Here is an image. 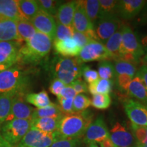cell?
<instances>
[{"instance_id": "3957f363", "label": "cell", "mask_w": 147, "mask_h": 147, "mask_svg": "<svg viewBox=\"0 0 147 147\" xmlns=\"http://www.w3.org/2000/svg\"><path fill=\"white\" fill-rule=\"evenodd\" d=\"M28 84L27 75L18 67L12 66L0 72V95L23 94Z\"/></svg>"}, {"instance_id": "ba28073f", "label": "cell", "mask_w": 147, "mask_h": 147, "mask_svg": "<svg viewBox=\"0 0 147 147\" xmlns=\"http://www.w3.org/2000/svg\"><path fill=\"white\" fill-rule=\"evenodd\" d=\"M76 57L83 64L93 61L107 60L110 59V56L104 44L99 41H93L82 48Z\"/></svg>"}, {"instance_id": "9a60e30c", "label": "cell", "mask_w": 147, "mask_h": 147, "mask_svg": "<svg viewBox=\"0 0 147 147\" xmlns=\"http://www.w3.org/2000/svg\"><path fill=\"white\" fill-rule=\"evenodd\" d=\"M31 22L37 32L46 35L53 41L54 40L57 28L55 17L39 11Z\"/></svg>"}, {"instance_id": "ab89813d", "label": "cell", "mask_w": 147, "mask_h": 147, "mask_svg": "<svg viewBox=\"0 0 147 147\" xmlns=\"http://www.w3.org/2000/svg\"><path fill=\"white\" fill-rule=\"evenodd\" d=\"M59 106L63 115L76 113L74 110L73 100L74 99H65L63 97H57Z\"/></svg>"}, {"instance_id": "277c9868", "label": "cell", "mask_w": 147, "mask_h": 147, "mask_svg": "<svg viewBox=\"0 0 147 147\" xmlns=\"http://www.w3.org/2000/svg\"><path fill=\"white\" fill-rule=\"evenodd\" d=\"M82 66L77 57H59L55 61L52 71L55 78L69 85L82 76Z\"/></svg>"}, {"instance_id": "f35d334b", "label": "cell", "mask_w": 147, "mask_h": 147, "mask_svg": "<svg viewBox=\"0 0 147 147\" xmlns=\"http://www.w3.org/2000/svg\"><path fill=\"white\" fill-rule=\"evenodd\" d=\"M131 131L137 143L147 145V127L131 123Z\"/></svg>"}, {"instance_id": "f5cc1de1", "label": "cell", "mask_w": 147, "mask_h": 147, "mask_svg": "<svg viewBox=\"0 0 147 147\" xmlns=\"http://www.w3.org/2000/svg\"><path fill=\"white\" fill-rule=\"evenodd\" d=\"M13 65H9V64H3V63H0V72H1V71L5 70V69H7L9 67H12Z\"/></svg>"}, {"instance_id": "e575fe53", "label": "cell", "mask_w": 147, "mask_h": 147, "mask_svg": "<svg viewBox=\"0 0 147 147\" xmlns=\"http://www.w3.org/2000/svg\"><path fill=\"white\" fill-rule=\"evenodd\" d=\"M97 73L99 77L102 79L112 80L115 76L114 65L110 61L103 60L97 65Z\"/></svg>"}, {"instance_id": "60d3db41", "label": "cell", "mask_w": 147, "mask_h": 147, "mask_svg": "<svg viewBox=\"0 0 147 147\" xmlns=\"http://www.w3.org/2000/svg\"><path fill=\"white\" fill-rule=\"evenodd\" d=\"M82 76L83 77L84 80L89 84L96 81L100 78L97 71L92 69L89 66L84 65L82 69Z\"/></svg>"}, {"instance_id": "1f68e13d", "label": "cell", "mask_w": 147, "mask_h": 147, "mask_svg": "<svg viewBox=\"0 0 147 147\" xmlns=\"http://www.w3.org/2000/svg\"><path fill=\"white\" fill-rule=\"evenodd\" d=\"M86 14L91 23L95 25L99 19L100 1L98 0H84L82 1Z\"/></svg>"}, {"instance_id": "74e56055", "label": "cell", "mask_w": 147, "mask_h": 147, "mask_svg": "<svg viewBox=\"0 0 147 147\" xmlns=\"http://www.w3.org/2000/svg\"><path fill=\"white\" fill-rule=\"evenodd\" d=\"M74 31V27L65 26V25L57 23L56 33H55V37L53 41L71 38L73 37Z\"/></svg>"}, {"instance_id": "484cf974", "label": "cell", "mask_w": 147, "mask_h": 147, "mask_svg": "<svg viewBox=\"0 0 147 147\" xmlns=\"http://www.w3.org/2000/svg\"><path fill=\"white\" fill-rule=\"evenodd\" d=\"M25 102L34 106L36 108H42L51 105L49 94L46 91H40L39 93H28L25 97Z\"/></svg>"}, {"instance_id": "836d02e7", "label": "cell", "mask_w": 147, "mask_h": 147, "mask_svg": "<svg viewBox=\"0 0 147 147\" xmlns=\"http://www.w3.org/2000/svg\"><path fill=\"white\" fill-rule=\"evenodd\" d=\"M40 11L55 17L61 1L55 0H36Z\"/></svg>"}, {"instance_id": "681fc988", "label": "cell", "mask_w": 147, "mask_h": 147, "mask_svg": "<svg viewBox=\"0 0 147 147\" xmlns=\"http://www.w3.org/2000/svg\"><path fill=\"white\" fill-rule=\"evenodd\" d=\"M100 147H117L115 144H113V142H112V140H110V137L107 138L105 140L101 142L100 143Z\"/></svg>"}, {"instance_id": "f1b7e54d", "label": "cell", "mask_w": 147, "mask_h": 147, "mask_svg": "<svg viewBox=\"0 0 147 147\" xmlns=\"http://www.w3.org/2000/svg\"><path fill=\"white\" fill-rule=\"evenodd\" d=\"M17 94L7 93L0 95V125L5 123L10 113L14 97Z\"/></svg>"}, {"instance_id": "2e32d148", "label": "cell", "mask_w": 147, "mask_h": 147, "mask_svg": "<svg viewBox=\"0 0 147 147\" xmlns=\"http://www.w3.org/2000/svg\"><path fill=\"white\" fill-rule=\"evenodd\" d=\"M21 47V43L18 42H0V63L14 65L19 61Z\"/></svg>"}, {"instance_id": "7c38bea8", "label": "cell", "mask_w": 147, "mask_h": 147, "mask_svg": "<svg viewBox=\"0 0 147 147\" xmlns=\"http://www.w3.org/2000/svg\"><path fill=\"white\" fill-rule=\"evenodd\" d=\"M23 93L17 94L14 97L9 115L5 123L14 119H29L32 120L34 109L25 102Z\"/></svg>"}, {"instance_id": "d4e9b609", "label": "cell", "mask_w": 147, "mask_h": 147, "mask_svg": "<svg viewBox=\"0 0 147 147\" xmlns=\"http://www.w3.org/2000/svg\"><path fill=\"white\" fill-rule=\"evenodd\" d=\"M18 6L23 19L29 21H32L40 11L36 0H18Z\"/></svg>"}, {"instance_id": "4316f807", "label": "cell", "mask_w": 147, "mask_h": 147, "mask_svg": "<svg viewBox=\"0 0 147 147\" xmlns=\"http://www.w3.org/2000/svg\"><path fill=\"white\" fill-rule=\"evenodd\" d=\"M113 81L112 80L99 78L88 86V90L91 95L108 94L113 89Z\"/></svg>"}, {"instance_id": "680465c9", "label": "cell", "mask_w": 147, "mask_h": 147, "mask_svg": "<svg viewBox=\"0 0 147 147\" xmlns=\"http://www.w3.org/2000/svg\"><path fill=\"white\" fill-rule=\"evenodd\" d=\"M145 53H146H146H147V50H146V51H145Z\"/></svg>"}, {"instance_id": "f907efd6", "label": "cell", "mask_w": 147, "mask_h": 147, "mask_svg": "<svg viewBox=\"0 0 147 147\" xmlns=\"http://www.w3.org/2000/svg\"><path fill=\"white\" fill-rule=\"evenodd\" d=\"M143 9H144V11H143V13L140 17V21L142 22V23L147 24V3Z\"/></svg>"}, {"instance_id": "ac0fdd59", "label": "cell", "mask_w": 147, "mask_h": 147, "mask_svg": "<svg viewBox=\"0 0 147 147\" xmlns=\"http://www.w3.org/2000/svg\"><path fill=\"white\" fill-rule=\"evenodd\" d=\"M23 42L18 33L16 21L0 18V42Z\"/></svg>"}, {"instance_id": "7402d4cb", "label": "cell", "mask_w": 147, "mask_h": 147, "mask_svg": "<svg viewBox=\"0 0 147 147\" xmlns=\"http://www.w3.org/2000/svg\"><path fill=\"white\" fill-rule=\"evenodd\" d=\"M61 117H45L32 119L31 127L45 133H53L57 131Z\"/></svg>"}, {"instance_id": "83f0119b", "label": "cell", "mask_w": 147, "mask_h": 147, "mask_svg": "<svg viewBox=\"0 0 147 147\" xmlns=\"http://www.w3.org/2000/svg\"><path fill=\"white\" fill-rule=\"evenodd\" d=\"M59 106L52 103L51 105L42 108H35L32 119L45 118V117H59L63 116Z\"/></svg>"}, {"instance_id": "7bdbcfd3", "label": "cell", "mask_w": 147, "mask_h": 147, "mask_svg": "<svg viewBox=\"0 0 147 147\" xmlns=\"http://www.w3.org/2000/svg\"><path fill=\"white\" fill-rule=\"evenodd\" d=\"M134 78L127 74L117 75V84L121 91L128 93V88L130 82Z\"/></svg>"}, {"instance_id": "9c48e42d", "label": "cell", "mask_w": 147, "mask_h": 147, "mask_svg": "<svg viewBox=\"0 0 147 147\" xmlns=\"http://www.w3.org/2000/svg\"><path fill=\"white\" fill-rule=\"evenodd\" d=\"M73 27L76 32L89 34L94 41H98L94 25L91 23L86 14L82 1H77L73 19Z\"/></svg>"}, {"instance_id": "bcb514c9", "label": "cell", "mask_w": 147, "mask_h": 147, "mask_svg": "<svg viewBox=\"0 0 147 147\" xmlns=\"http://www.w3.org/2000/svg\"><path fill=\"white\" fill-rule=\"evenodd\" d=\"M65 84L63 82L61 81L57 78H55L51 82L50 87H49V91L53 93V95H56L57 97L59 96L61 92L65 87Z\"/></svg>"}, {"instance_id": "ffe728a7", "label": "cell", "mask_w": 147, "mask_h": 147, "mask_svg": "<svg viewBox=\"0 0 147 147\" xmlns=\"http://www.w3.org/2000/svg\"><path fill=\"white\" fill-rule=\"evenodd\" d=\"M77 1H71L61 3L57 12V23L73 27V19L76 10Z\"/></svg>"}, {"instance_id": "d6a6232c", "label": "cell", "mask_w": 147, "mask_h": 147, "mask_svg": "<svg viewBox=\"0 0 147 147\" xmlns=\"http://www.w3.org/2000/svg\"><path fill=\"white\" fill-rule=\"evenodd\" d=\"M114 67L117 75L127 74L132 78L136 76L138 71L136 65L123 61H115Z\"/></svg>"}, {"instance_id": "816d5d0a", "label": "cell", "mask_w": 147, "mask_h": 147, "mask_svg": "<svg viewBox=\"0 0 147 147\" xmlns=\"http://www.w3.org/2000/svg\"><path fill=\"white\" fill-rule=\"evenodd\" d=\"M0 147H12L3 139L1 134H0Z\"/></svg>"}, {"instance_id": "c3c4849f", "label": "cell", "mask_w": 147, "mask_h": 147, "mask_svg": "<svg viewBox=\"0 0 147 147\" xmlns=\"http://www.w3.org/2000/svg\"><path fill=\"white\" fill-rule=\"evenodd\" d=\"M136 75L142 79V80L143 82H144L145 87H146L147 89V67L144 65L141 66V67L138 69Z\"/></svg>"}, {"instance_id": "8d00e7d4", "label": "cell", "mask_w": 147, "mask_h": 147, "mask_svg": "<svg viewBox=\"0 0 147 147\" xmlns=\"http://www.w3.org/2000/svg\"><path fill=\"white\" fill-rule=\"evenodd\" d=\"M91 106V100L87 95L81 93L77 94L73 100V106L75 113H81Z\"/></svg>"}, {"instance_id": "d6986e66", "label": "cell", "mask_w": 147, "mask_h": 147, "mask_svg": "<svg viewBox=\"0 0 147 147\" xmlns=\"http://www.w3.org/2000/svg\"><path fill=\"white\" fill-rule=\"evenodd\" d=\"M53 47L55 52L63 57H77L81 50L72 38L53 41Z\"/></svg>"}, {"instance_id": "11a10c76", "label": "cell", "mask_w": 147, "mask_h": 147, "mask_svg": "<svg viewBox=\"0 0 147 147\" xmlns=\"http://www.w3.org/2000/svg\"><path fill=\"white\" fill-rule=\"evenodd\" d=\"M89 147H99L96 143H90L89 144Z\"/></svg>"}, {"instance_id": "e0dca14e", "label": "cell", "mask_w": 147, "mask_h": 147, "mask_svg": "<svg viewBox=\"0 0 147 147\" xmlns=\"http://www.w3.org/2000/svg\"><path fill=\"white\" fill-rule=\"evenodd\" d=\"M146 1L144 0H121L118 1L117 13L125 19L136 16L144 8Z\"/></svg>"}, {"instance_id": "b9f144b4", "label": "cell", "mask_w": 147, "mask_h": 147, "mask_svg": "<svg viewBox=\"0 0 147 147\" xmlns=\"http://www.w3.org/2000/svg\"><path fill=\"white\" fill-rule=\"evenodd\" d=\"M72 38L78 44V47L82 49L84 46H86L90 42L94 41L89 34H84V33H80L74 31Z\"/></svg>"}, {"instance_id": "44dd1931", "label": "cell", "mask_w": 147, "mask_h": 147, "mask_svg": "<svg viewBox=\"0 0 147 147\" xmlns=\"http://www.w3.org/2000/svg\"><path fill=\"white\" fill-rule=\"evenodd\" d=\"M0 18L18 21L23 19L18 6V0H0Z\"/></svg>"}, {"instance_id": "8fae6325", "label": "cell", "mask_w": 147, "mask_h": 147, "mask_svg": "<svg viewBox=\"0 0 147 147\" xmlns=\"http://www.w3.org/2000/svg\"><path fill=\"white\" fill-rule=\"evenodd\" d=\"M121 21L117 18L111 17L100 18L95 24V34L98 41L106 43L113 35L122 26Z\"/></svg>"}, {"instance_id": "cb8c5ba5", "label": "cell", "mask_w": 147, "mask_h": 147, "mask_svg": "<svg viewBox=\"0 0 147 147\" xmlns=\"http://www.w3.org/2000/svg\"><path fill=\"white\" fill-rule=\"evenodd\" d=\"M122 25L117 32H115L113 36L106 42L105 46L106 50L109 53L110 59H113L115 61L119 59L120 56L121 45H122Z\"/></svg>"}, {"instance_id": "7dc6e473", "label": "cell", "mask_w": 147, "mask_h": 147, "mask_svg": "<svg viewBox=\"0 0 147 147\" xmlns=\"http://www.w3.org/2000/svg\"><path fill=\"white\" fill-rule=\"evenodd\" d=\"M77 94L70 85H66L61 92L59 96L65 99H74Z\"/></svg>"}, {"instance_id": "f6af8a7d", "label": "cell", "mask_w": 147, "mask_h": 147, "mask_svg": "<svg viewBox=\"0 0 147 147\" xmlns=\"http://www.w3.org/2000/svg\"><path fill=\"white\" fill-rule=\"evenodd\" d=\"M69 85H70L73 88L76 94H81V93H85L89 92L88 85L81 78H78L74 80Z\"/></svg>"}, {"instance_id": "d590c367", "label": "cell", "mask_w": 147, "mask_h": 147, "mask_svg": "<svg viewBox=\"0 0 147 147\" xmlns=\"http://www.w3.org/2000/svg\"><path fill=\"white\" fill-rule=\"evenodd\" d=\"M111 104V98L108 94H97L92 96L91 105L99 110H105Z\"/></svg>"}, {"instance_id": "52a82bcc", "label": "cell", "mask_w": 147, "mask_h": 147, "mask_svg": "<svg viewBox=\"0 0 147 147\" xmlns=\"http://www.w3.org/2000/svg\"><path fill=\"white\" fill-rule=\"evenodd\" d=\"M124 53H131L140 61L145 55L142 45L138 40L136 35L131 27L126 25H123L122 28V45L120 55Z\"/></svg>"}, {"instance_id": "f546056e", "label": "cell", "mask_w": 147, "mask_h": 147, "mask_svg": "<svg viewBox=\"0 0 147 147\" xmlns=\"http://www.w3.org/2000/svg\"><path fill=\"white\" fill-rule=\"evenodd\" d=\"M99 19L100 18L116 17L117 12L118 1L115 0H100ZM98 19V20H99Z\"/></svg>"}, {"instance_id": "6da1fadb", "label": "cell", "mask_w": 147, "mask_h": 147, "mask_svg": "<svg viewBox=\"0 0 147 147\" xmlns=\"http://www.w3.org/2000/svg\"><path fill=\"white\" fill-rule=\"evenodd\" d=\"M92 123V117L87 110L81 113L63 115L57 130L59 138L78 139L83 136Z\"/></svg>"}, {"instance_id": "603a6c76", "label": "cell", "mask_w": 147, "mask_h": 147, "mask_svg": "<svg viewBox=\"0 0 147 147\" xmlns=\"http://www.w3.org/2000/svg\"><path fill=\"white\" fill-rule=\"evenodd\" d=\"M128 94L147 106V89L142 79L137 75L132 79L129 85Z\"/></svg>"}, {"instance_id": "9f6ffc18", "label": "cell", "mask_w": 147, "mask_h": 147, "mask_svg": "<svg viewBox=\"0 0 147 147\" xmlns=\"http://www.w3.org/2000/svg\"><path fill=\"white\" fill-rule=\"evenodd\" d=\"M136 147H147V145L140 144H138V143H137V144L136 145Z\"/></svg>"}, {"instance_id": "7a4b0ae2", "label": "cell", "mask_w": 147, "mask_h": 147, "mask_svg": "<svg viewBox=\"0 0 147 147\" xmlns=\"http://www.w3.org/2000/svg\"><path fill=\"white\" fill-rule=\"evenodd\" d=\"M53 40L47 36L36 32L34 36L25 42L19 50V61L26 63H34L50 53Z\"/></svg>"}, {"instance_id": "30bf717a", "label": "cell", "mask_w": 147, "mask_h": 147, "mask_svg": "<svg viewBox=\"0 0 147 147\" xmlns=\"http://www.w3.org/2000/svg\"><path fill=\"white\" fill-rule=\"evenodd\" d=\"M123 106L131 123L147 127V106L138 101L126 99L123 102Z\"/></svg>"}, {"instance_id": "db71d44e", "label": "cell", "mask_w": 147, "mask_h": 147, "mask_svg": "<svg viewBox=\"0 0 147 147\" xmlns=\"http://www.w3.org/2000/svg\"><path fill=\"white\" fill-rule=\"evenodd\" d=\"M140 61L143 63L142 65H144L146 66V67H147V53L146 54H145L144 56L141 58Z\"/></svg>"}, {"instance_id": "ee69618b", "label": "cell", "mask_w": 147, "mask_h": 147, "mask_svg": "<svg viewBox=\"0 0 147 147\" xmlns=\"http://www.w3.org/2000/svg\"><path fill=\"white\" fill-rule=\"evenodd\" d=\"M78 139L59 138L55 141L51 147H77Z\"/></svg>"}, {"instance_id": "6f0895ef", "label": "cell", "mask_w": 147, "mask_h": 147, "mask_svg": "<svg viewBox=\"0 0 147 147\" xmlns=\"http://www.w3.org/2000/svg\"><path fill=\"white\" fill-rule=\"evenodd\" d=\"M127 147H136V146H127Z\"/></svg>"}, {"instance_id": "8992f818", "label": "cell", "mask_w": 147, "mask_h": 147, "mask_svg": "<svg viewBox=\"0 0 147 147\" xmlns=\"http://www.w3.org/2000/svg\"><path fill=\"white\" fill-rule=\"evenodd\" d=\"M59 138L57 131L45 133L31 127L16 147H51Z\"/></svg>"}, {"instance_id": "5bb4252c", "label": "cell", "mask_w": 147, "mask_h": 147, "mask_svg": "<svg viewBox=\"0 0 147 147\" xmlns=\"http://www.w3.org/2000/svg\"><path fill=\"white\" fill-rule=\"evenodd\" d=\"M109 137L108 127L102 117H99L92 122L86 130L84 135V142L90 143H100Z\"/></svg>"}, {"instance_id": "5b68a950", "label": "cell", "mask_w": 147, "mask_h": 147, "mask_svg": "<svg viewBox=\"0 0 147 147\" xmlns=\"http://www.w3.org/2000/svg\"><path fill=\"white\" fill-rule=\"evenodd\" d=\"M32 120L14 119L4 123L1 134L3 139L12 147H16L31 128Z\"/></svg>"}, {"instance_id": "4fadbf2b", "label": "cell", "mask_w": 147, "mask_h": 147, "mask_svg": "<svg viewBox=\"0 0 147 147\" xmlns=\"http://www.w3.org/2000/svg\"><path fill=\"white\" fill-rule=\"evenodd\" d=\"M109 137L117 147L134 146L137 142L132 132L119 123H116L109 131Z\"/></svg>"}, {"instance_id": "4dcf8cb0", "label": "cell", "mask_w": 147, "mask_h": 147, "mask_svg": "<svg viewBox=\"0 0 147 147\" xmlns=\"http://www.w3.org/2000/svg\"><path fill=\"white\" fill-rule=\"evenodd\" d=\"M16 23H17L18 33L23 41H28L36 34V29H35L31 21L25 19H21L16 21Z\"/></svg>"}]
</instances>
